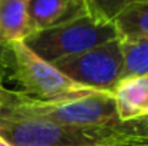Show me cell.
I'll return each instance as SVG.
<instances>
[{"label": "cell", "mask_w": 148, "mask_h": 146, "mask_svg": "<svg viewBox=\"0 0 148 146\" xmlns=\"http://www.w3.org/2000/svg\"><path fill=\"white\" fill-rule=\"evenodd\" d=\"M0 146H13L10 142H7L3 136H0Z\"/></svg>", "instance_id": "obj_13"}, {"label": "cell", "mask_w": 148, "mask_h": 146, "mask_svg": "<svg viewBox=\"0 0 148 146\" xmlns=\"http://www.w3.org/2000/svg\"><path fill=\"white\" fill-rule=\"evenodd\" d=\"M3 80H4V70H3V66L0 63V103H1V100L4 97V93L7 90V88L4 86V82Z\"/></svg>", "instance_id": "obj_12"}, {"label": "cell", "mask_w": 148, "mask_h": 146, "mask_svg": "<svg viewBox=\"0 0 148 146\" xmlns=\"http://www.w3.org/2000/svg\"><path fill=\"white\" fill-rule=\"evenodd\" d=\"M0 112L71 126L115 125L121 122L116 115L112 93L105 92L68 100L43 102L7 89L0 103Z\"/></svg>", "instance_id": "obj_2"}, {"label": "cell", "mask_w": 148, "mask_h": 146, "mask_svg": "<svg viewBox=\"0 0 148 146\" xmlns=\"http://www.w3.org/2000/svg\"><path fill=\"white\" fill-rule=\"evenodd\" d=\"M114 39H118L114 23L99 20L86 13L63 24L30 33L23 45L43 60L55 63Z\"/></svg>", "instance_id": "obj_4"}, {"label": "cell", "mask_w": 148, "mask_h": 146, "mask_svg": "<svg viewBox=\"0 0 148 146\" xmlns=\"http://www.w3.org/2000/svg\"><path fill=\"white\" fill-rule=\"evenodd\" d=\"M122 52V77L148 75V36L119 37Z\"/></svg>", "instance_id": "obj_9"}, {"label": "cell", "mask_w": 148, "mask_h": 146, "mask_svg": "<svg viewBox=\"0 0 148 146\" xmlns=\"http://www.w3.org/2000/svg\"><path fill=\"white\" fill-rule=\"evenodd\" d=\"M135 1L138 0H85L89 14L99 20L111 23H114L121 12Z\"/></svg>", "instance_id": "obj_11"}, {"label": "cell", "mask_w": 148, "mask_h": 146, "mask_svg": "<svg viewBox=\"0 0 148 146\" xmlns=\"http://www.w3.org/2000/svg\"><path fill=\"white\" fill-rule=\"evenodd\" d=\"M0 136L13 146L148 145V119L115 125L71 126L0 112Z\"/></svg>", "instance_id": "obj_1"}, {"label": "cell", "mask_w": 148, "mask_h": 146, "mask_svg": "<svg viewBox=\"0 0 148 146\" xmlns=\"http://www.w3.org/2000/svg\"><path fill=\"white\" fill-rule=\"evenodd\" d=\"M27 0H0V45L23 42L29 35Z\"/></svg>", "instance_id": "obj_8"}, {"label": "cell", "mask_w": 148, "mask_h": 146, "mask_svg": "<svg viewBox=\"0 0 148 146\" xmlns=\"http://www.w3.org/2000/svg\"><path fill=\"white\" fill-rule=\"evenodd\" d=\"M138 1H148V0H138Z\"/></svg>", "instance_id": "obj_15"}, {"label": "cell", "mask_w": 148, "mask_h": 146, "mask_svg": "<svg viewBox=\"0 0 148 146\" xmlns=\"http://www.w3.org/2000/svg\"><path fill=\"white\" fill-rule=\"evenodd\" d=\"M124 146H148V145H124Z\"/></svg>", "instance_id": "obj_14"}, {"label": "cell", "mask_w": 148, "mask_h": 146, "mask_svg": "<svg viewBox=\"0 0 148 146\" xmlns=\"http://www.w3.org/2000/svg\"><path fill=\"white\" fill-rule=\"evenodd\" d=\"M118 37H145L148 36V1L130 4L114 20Z\"/></svg>", "instance_id": "obj_10"}, {"label": "cell", "mask_w": 148, "mask_h": 146, "mask_svg": "<svg viewBox=\"0 0 148 146\" xmlns=\"http://www.w3.org/2000/svg\"><path fill=\"white\" fill-rule=\"evenodd\" d=\"M112 97L121 122L148 119V75L122 77Z\"/></svg>", "instance_id": "obj_7"}, {"label": "cell", "mask_w": 148, "mask_h": 146, "mask_svg": "<svg viewBox=\"0 0 148 146\" xmlns=\"http://www.w3.org/2000/svg\"><path fill=\"white\" fill-rule=\"evenodd\" d=\"M30 33L50 29L88 13L85 0H27Z\"/></svg>", "instance_id": "obj_6"}, {"label": "cell", "mask_w": 148, "mask_h": 146, "mask_svg": "<svg viewBox=\"0 0 148 146\" xmlns=\"http://www.w3.org/2000/svg\"><path fill=\"white\" fill-rule=\"evenodd\" d=\"M0 63L3 67H9L10 77L19 86L16 92L23 96L43 102H58L99 93L98 90L72 82L52 63L26 48L23 42L0 45Z\"/></svg>", "instance_id": "obj_3"}, {"label": "cell", "mask_w": 148, "mask_h": 146, "mask_svg": "<svg viewBox=\"0 0 148 146\" xmlns=\"http://www.w3.org/2000/svg\"><path fill=\"white\" fill-rule=\"evenodd\" d=\"M52 65L81 86L112 93L118 82L122 79L124 62L119 37L81 54L60 59Z\"/></svg>", "instance_id": "obj_5"}]
</instances>
